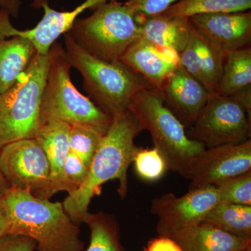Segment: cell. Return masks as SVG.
<instances>
[{
	"instance_id": "obj_35",
	"label": "cell",
	"mask_w": 251,
	"mask_h": 251,
	"mask_svg": "<svg viewBox=\"0 0 251 251\" xmlns=\"http://www.w3.org/2000/svg\"><path fill=\"white\" fill-rule=\"evenodd\" d=\"M237 251H251V247H249L245 249H242V250Z\"/></svg>"
},
{
	"instance_id": "obj_2",
	"label": "cell",
	"mask_w": 251,
	"mask_h": 251,
	"mask_svg": "<svg viewBox=\"0 0 251 251\" xmlns=\"http://www.w3.org/2000/svg\"><path fill=\"white\" fill-rule=\"evenodd\" d=\"M1 200L9 214V234L30 237L38 251H83L80 229L62 202H51L12 187Z\"/></svg>"
},
{
	"instance_id": "obj_21",
	"label": "cell",
	"mask_w": 251,
	"mask_h": 251,
	"mask_svg": "<svg viewBox=\"0 0 251 251\" xmlns=\"http://www.w3.org/2000/svg\"><path fill=\"white\" fill-rule=\"evenodd\" d=\"M249 87H251V46L226 54L216 94L232 97Z\"/></svg>"
},
{
	"instance_id": "obj_9",
	"label": "cell",
	"mask_w": 251,
	"mask_h": 251,
	"mask_svg": "<svg viewBox=\"0 0 251 251\" xmlns=\"http://www.w3.org/2000/svg\"><path fill=\"white\" fill-rule=\"evenodd\" d=\"M0 170L10 187L29 191L41 199L53 196L49 160L35 138L0 148Z\"/></svg>"
},
{
	"instance_id": "obj_25",
	"label": "cell",
	"mask_w": 251,
	"mask_h": 251,
	"mask_svg": "<svg viewBox=\"0 0 251 251\" xmlns=\"http://www.w3.org/2000/svg\"><path fill=\"white\" fill-rule=\"evenodd\" d=\"M104 135L87 126L71 125L70 151L77 155L90 168L94 153Z\"/></svg>"
},
{
	"instance_id": "obj_6",
	"label": "cell",
	"mask_w": 251,
	"mask_h": 251,
	"mask_svg": "<svg viewBox=\"0 0 251 251\" xmlns=\"http://www.w3.org/2000/svg\"><path fill=\"white\" fill-rule=\"evenodd\" d=\"M50 53V64L41 99V125L59 120L69 125L87 126L105 135L111 125V117L74 85L70 75L72 67L62 46L54 44Z\"/></svg>"
},
{
	"instance_id": "obj_30",
	"label": "cell",
	"mask_w": 251,
	"mask_h": 251,
	"mask_svg": "<svg viewBox=\"0 0 251 251\" xmlns=\"http://www.w3.org/2000/svg\"><path fill=\"white\" fill-rule=\"evenodd\" d=\"M35 249V241L27 236L7 234L0 238V251H34Z\"/></svg>"
},
{
	"instance_id": "obj_4",
	"label": "cell",
	"mask_w": 251,
	"mask_h": 251,
	"mask_svg": "<svg viewBox=\"0 0 251 251\" xmlns=\"http://www.w3.org/2000/svg\"><path fill=\"white\" fill-rule=\"evenodd\" d=\"M128 109L142 129L151 135L168 169L188 179L193 162L206 148L188 138L184 126L164 105L161 92L154 89L140 91L132 99Z\"/></svg>"
},
{
	"instance_id": "obj_1",
	"label": "cell",
	"mask_w": 251,
	"mask_h": 251,
	"mask_svg": "<svg viewBox=\"0 0 251 251\" xmlns=\"http://www.w3.org/2000/svg\"><path fill=\"white\" fill-rule=\"evenodd\" d=\"M143 131L130 109L112 117V123L94 153L85 182L62 202L64 209L75 224L84 223L88 215L91 200L101 185L118 179V192L125 197L128 189L127 171L140 148L134 139Z\"/></svg>"
},
{
	"instance_id": "obj_33",
	"label": "cell",
	"mask_w": 251,
	"mask_h": 251,
	"mask_svg": "<svg viewBox=\"0 0 251 251\" xmlns=\"http://www.w3.org/2000/svg\"><path fill=\"white\" fill-rule=\"evenodd\" d=\"M21 5L20 0H0V10L6 11L14 17H17Z\"/></svg>"
},
{
	"instance_id": "obj_16",
	"label": "cell",
	"mask_w": 251,
	"mask_h": 251,
	"mask_svg": "<svg viewBox=\"0 0 251 251\" xmlns=\"http://www.w3.org/2000/svg\"><path fill=\"white\" fill-rule=\"evenodd\" d=\"M120 61L158 91L166 77L179 65V54L171 50L160 49L143 37L133 43Z\"/></svg>"
},
{
	"instance_id": "obj_23",
	"label": "cell",
	"mask_w": 251,
	"mask_h": 251,
	"mask_svg": "<svg viewBox=\"0 0 251 251\" xmlns=\"http://www.w3.org/2000/svg\"><path fill=\"white\" fill-rule=\"evenodd\" d=\"M251 8V0H179L163 13L189 18L198 14L247 11Z\"/></svg>"
},
{
	"instance_id": "obj_27",
	"label": "cell",
	"mask_w": 251,
	"mask_h": 251,
	"mask_svg": "<svg viewBox=\"0 0 251 251\" xmlns=\"http://www.w3.org/2000/svg\"><path fill=\"white\" fill-rule=\"evenodd\" d=\"M133 163L138 176L149 181L161 179L168 170L166 160L154 148H140L135 154Z\"/></svg>"
},
{
	"instance_id": "obj_5",
	"label": "cell",
	"mask_w": 251,
	"mask_h": 251,
	"mask_svg": "<svg viewBox=\"0 0 251 251\" xmlns=\"http://www.w3.org/2000/svg\"><path fill=\"white\" fill-rule=\"evenodd\" d=\"M50 60V50L46 55L36 52L14 85L0 94V148L35 138Z\"/></svg>"
},
{
	"instance_id": "obj_17",
	"label": "cell",
	"mask_w": 251,
	"mask_h": 251,
	"mask_svg": "<svg viewBox=\"0 0 251 251\" xmlns=\"http://www.w3.org/2000/svg\"><path fill=\"white\" fill-rule=\"evenodd\" d=\"M71 125L59 120H52L39 127L35 139L45 151L50 167L52 195L59 191L69 193L64 168L70 152Z\"/></svg>"
},
{
	"instance_id": "obj_24",
	"label": "cell",
	"mask_w": 251,
	"mask_h": 251,
	"mask_svg": "<svg viewBox=\"0 0 251 251\" xmlns=\"http://www.w3.org/2000/svg\"><path fill=\"white\" fill-rule=\"evenodd\" d=\"M90 229V243L86 251H124L117 223L103 213L89 214L84 221Z\"/></svg>"
},
{
	"instance_id": "obj_18",
	"label": "cell",
	"mask_w": 251,
	"mask_h": 251,
	"mask_svg": "<svg viewBox=\"0 0 251 251\" xmlns=\"http://www.w3.org/2000/svg\"><path fill=\"white\" fill-rule=\"evenodd\" d=\"M142 37L160 49L171 50L180 54L187 46L192 26L188 18L166 13L138 21Z\"/></svg>"
},
{
	"instance_id": "obj_32",
	"label": "cell",
	"mask_w": 251,
	"mask_h": 251,
	"mask_svg": "<svg viewBox=\"0 0 251 251\" xmlns=\"http://www.w3.org/2000/svg\"><path fill=\"white\" fill-rule=\"evenodd\" d=\"M9 226L7 209L0 198V238L9 234Z\"/></svg>"
},
{
	"instance_id": "obj_20",
	"label": "cell",
	"mask_w": 251,
	"mask_h": 251,
	"mask_svg": "<svg viewBox=\"0 0 251 251\" xmlns=\"http://www.w3.org/2000/svg\"><path fill=\"white\" fill-rule=\"evenodd\" d=\"M36 52L34 46L25 38L0 37V94L14 85Z\"/></svg>"
},
{
	"instance_id": "obj_31",
	"label": "cell",
	"mask_w": 251,
	"mask_h": 251,
	"mask_svg": "<svg viewBox=\"0 0 251 251\" xmlns=\"http://www.w3.org/2000/svg\"><path fill=\"white\" fill-rule=\"evenodd\" d=\"M146 251H181L177 244L170 237L160 236L149 243Z\"/></svg>"
},
{
	"instance_id": "obj_7",
	"label": "cell",
	"mask_w": 251,
	"mask_h": 251,
	"mask_svg": "<svg viewBox=\"0 0 251 251\" xmlns=\"http://www.w3.org/2000/svg\"><path fill=\"white\" fill-rule=\"evenodd\" d=\"M68 33L88 53L111 62H119L142 37L134 15L117 0L99 5L89 17L77 18Z\"/></svg>"
},
{
	"instance_id": "obj_28",
	"label": "cell",
	"mask_w": 251,
	"mask_h": 251,
	"mask_svg": "<svg viewBox=\"0 0 251 251\" xmlns=\"http://www.w3.org/2000/svg\"><path fill=\"white\" fill-rule=\"evenodd\" d=\"M89 168L80 157L70 151L64 164V173L69 188V195L75 192L85 182Z\"/></svg>"
},
{
	"instance_id": "obj_3",
	"label": "cell",
	"mask_w": 251,
	"mask_h": 251,
	"mask_svg": "<svg viewBox=\"0 0 251 251\" xmlns=\"http://www.w3.org/2000/svg\"><path fill=\"white\" fill-rule=\"evenodd\" d=\"M64 52L71 67L80 73L92 101L111 118L128 109L138 92L153 89L143 76L120 61L106 62L88 53L68 32L64 34Z\"/></svg>"
},
{
	"instance_id": "obj_34",
	"label": "cell",
	"mask_w": 251,
	"mask_h": 251,
	"mask_svg": "<svg viewBox=\"0 0 251 251\" xmlns=\"http://www.w3.org/2000/svg\"><path fill=\"white\" fill-rule=\"evenodd\" d=\"M10 188L9 184L5 179L4 175L1 173V170H0V198L2 197L6 192L8 189Z\"/></svg>"
},
{
	"instance_id": "obj_22",
	"label": "cell",
	"mask_w": 251,
	"mask_h": 251,
	"mask_svg": "<svg viewBox=\"0 0 251 251\" xmlns=\"http://www.w3.org/2000/svg\"><path fill=\"white\" fill-rule=\"evenodd\" d=\"M202 223L235 237L251 240V206L219 202Z\"/></svg>"
},
{
	"instance_id": "obj_26",
	"label": "cell",
	"mask_w": 251,
	"mask_h": 251,
	"mask_svg": "<svg viewBox=\"0 0 251 251\" xmlns=\"http://www.w3.org/2000/svg\"><path fill=\"white\" fill-rule=\"evenodd\" d=\"M220 202L251 206V171L214 185Z\"/></svg>"
},
{
	"instance_id": "obj_29",
	"label": "cell",
	"mask_w": 251,
	"mask_h": 251,
	"mask_svg": "<svg viewBox=\"0 0 251 251\" xmlns=\"http://www.w3.org/2000/svg\"><path fill=\"white\" fill-rule=\"evenodd\" d=\"M177 1L179 0H127L125 4L138 22L143 18L165 12Z\"/></svg>"
},
{
	"instance_id": "obj_10",
	"label": "cell",
	"mask_w": 251,
	"mask_h": 251,
	"mask_svg": "<svg viewBox=\"0 0 251 251\" xmlns=\"http://www.w3.org/2000/svg\"><path fill=\"white\" fill-rule=\"evenodd\" d=\"M219 202L214 186L188 190L181 197L168 193L154 198L151 211L158 218L157 232L160 236L171 237L178 231L201 224Z\"/></svg>"
},
{
	"instance_id": "obj_12",
	"label": "cell",
	"mask_w": 251,
	"mask_h": 251,
	"mask_svg": "<svg viewBox=\"0 0 251 251\" xmlns=\"http://www.w3.org/2000/svg\"><path fill=\"white\" fill-rule=\"evenodd\" d=\"M40 1L44 11V17L32 29L19 30L11 24L10 15L4 10H0V37L20 36L30 41L37 53L46 55L55 41L66 34L72 27L77 16L86 9H95L103 4L102 0H86L72 11H58L50 7L47 0Z\"/></svg>"
},
{
	"instance_id": "obj_19",
	"label": "cell",
	"mask_w": 251,
	"mask_h": 251,
	"mask_svg": "<svg viewBox=\"0 0 251 251\" xmlns=\"http://www.w3.org/2000/svg\"><path fill=\"white\" fill-rule=\"evenodd\" d=\"M170 238L181 251H237L251 247V240L226 233L204 223L178 231Z\"/></svg>"
},
{
	"instance_id": "obj_15",
	"label": "cell",
	"mask_w": 251,
	"mask_h": 251,
	"mask_svg": "<svg viewBox=\"0 0 251 251\" xmlns=\"http://www.w3.org/2000/svg\"><path fill=\"white\" fill-rule=\"evenodd\" d=\"M226 54L192 28L187 46L179 54V64L209 94H216Z\"/></svg>"
},
{
	"instance_id": "obj_13",
	"label": "cell",
	"mask_w": 251,
	"mask_h": 251,
	"mask_svg": "<svg viewBox=\"0 0 251 251\" xmlns=\"http://www.w3.org/2000/svg\"><path fill=\"white\" fill-rule=\"evenodd\" d=\"M199 35L226 52L250 47L251 11L195 15L188 18Z\"/></svg>"
},
{
	"instance_id": "obj_14",
	"label": "cell",
	"mask_w": 251,
	"mask_h": 251,
	"mask_svg": "<svg viewBox=\"0 0 251 251\" xmlns=\"http://www.w3.org/2000/svg\"><path fill=\"white\" fill-rule=\"evenodd\" d=\"M159 92L164 105L186 130L197 120L210 96L180 64L166 77Z\"/></svg>"
},
{
	"instance_id": "obj_11",
	"label": "cell",
	"mask_w": 251,
	"mask_h": 251,
	"mask_svg": "<svg viewBox=\"0 0 251 251\" xmlns=\"http://www.w3.org/2000/svg\"><path fill=\"white\" fill-rule=\"evenodd\" d=\"M251 171V140L238 145L206 149L188 172V190L214 186Z\"/></svg>"
},
{
	"instance_id": "obj_8",
	"label": "cell",
	"mask_w": 251,
	"mask_h": 251,
	"mask_svg": "<svg viewBox=\"0 0 251 251\" xmlns=\"http://www.w3.org/2000/svg\"><path fill=\"white\" fill-rule=\"evenodd\" d=\"M186 131L190 140L206 149L238 145L251 139V119L234 97L212 94L197 120Z\"/></svg>"
}]
</instances>
